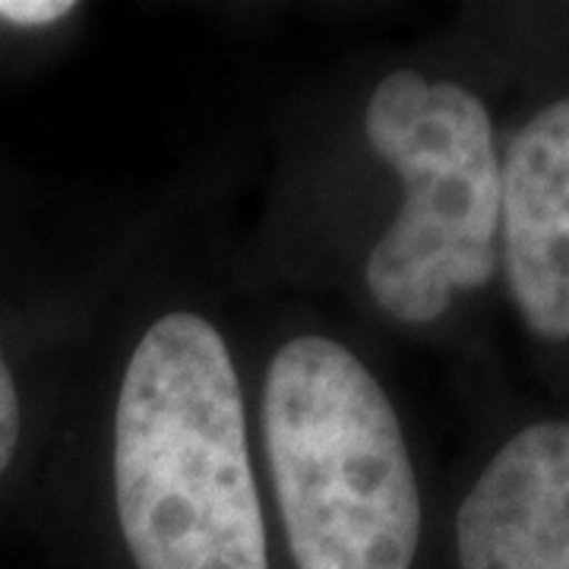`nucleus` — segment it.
<instances>
[{
    "mask_svg": "<svg viewBox=\"0 0 569 569\" xmlns=\"http://www.w3.org/2000/svg\"><path fill=\"white\" fill-rule=\"evenodd\" d=\"M500 272V140L462 80L421 63H348L288 118L244 288L336 291L367 323H443Z\"/></svg>",
    "mask_w": 569,
    "mask_h": 569,
    "instance_id": "f257e3e1",
    "label": "nucleus"
},
{
    "mask_svg": "<svg viewBox=\"0 0 569 569\" xmlns=\"http://www.w3.org/2000/svg\"><path fill=\"white\" fill-rule=\"evenodd\" d=\"M133 266L102 305L86 497L130 569H276L241 323L212 260Z\"/></svg>",
    "mask_w": 569,
    "mask_h": 569,
    "instance_id": "f03ea898",
    "label": "nucleus"
},
{
    "mask_svg": "<svg viewBox=\"0 0 569 569\" xmlns=\"http://www.w3.org/2000/svg\"><path fill=\"white\" fill-rule=\"evenodd\" d=\"M241 348L272 553L288 569H415L425 481L367 339L282 310L241 326Z\"/></svg>",
    "mask_w": 569,
    "mask_h": 569,
    "instance_id": "7ed1b4c3",
    "label": "nucleus"
},
{
    "mask_svg": "<svg viewBox=\"0 0 569 569\" xmlns=\"http://www.w3.org/2000/svg\"><path fill=\"white\" fill-rule=\"evenodd\" d=\"M500 272L531 336L569 342V96L500 142Z\"/></svg>",
    "mask_w": 569,
    "mask_h": 569,
    "instance_id": "20e7f679",
    "label": "nucleus"
},
{
    "mask_svg": "<svg viewBox=\"0 0 569 569\" xmlns=\"http://www.w3.org/2000/svg\"><path fill=\"white\" fill-rule=\"evenodd\" d=\"M452 541L459 569H569V418L531 421L490 452Z\"/></svg>",
    "mask_w": 569,
    "mask_h": 569,
    "instance_id": "39448f33",
    "label": "nucleus"
},
{
    "mask_svg": "<svg viewBox=\"0 0 569 569\" xmlns=\"http://www.w3.org/2000/svg\"><path fill=\"white\" fill-rule=\"evenodd\" d=\"M29 443V399L20 367L0 326V488L13 478Z\"/></svg>",
    "mask_w": 569,
    "mask_h": 569,
    "instance_id": "423d86ee",
    "label": "nucleus"
}]
</instances>
